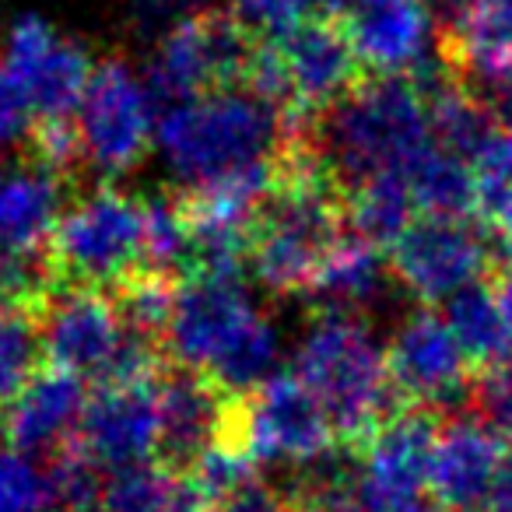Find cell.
Here are the masks:
<instances>
[{"label":"cell","instance_id":"1","mask_svg":"<svg viewBox=\"0 0 512 512\" xmlns=\"http://www.w3.org/2000/svg\"><path fill=\"white\" fill-rule=\"evenodd\" d=\"M344 193L379 176H411L435 148L425 92L404 74H372L313 116H295Z\"/></svg>","mask_w":512,"mask_h":512},{"label":"cell","instance_id":"2","mask_svg":"<svg viewBox=\"0 0 512 512\" xmlns=\"http://www.w3.org/2000/svg\"><path fill=\"white\" fill-rule=\"evenodd\" d=\"M169 362L214 379L228 393H249L267 383L278 355L274 330L256 313L242 278L193 274L179 285L165 330Z\"/></svg>","mask_w":512,"mask_h":512},{"label":"cell","instance_id":"3","mask_svg":"<svg viewBox=\"0 0 512 512\" xmlns=\"http://www.w3.org/2000/svg\"><path fill=\"white\" fill-rule=\"evenodd\" d=\"M295 379L323 407L337 446L358 453L369 435L404 411L386 372V351L348 313H320L295 355Z\"/></svg>","mask_w":512,"mask_h":512},{"label":"cell","instance_id":"4","mask_svg":"<svg viewBox=\"0 0 512 512\" xmlns=\"http://www.w3.org/2000/svg\"><path fill=\"white\" fill-rule=\"evenodd\" d=\"M285 130L288 116L278 106L232 88L165 109L158 123V144L186 183L204 186L274 162L285 144Z\"/></svg>","mask_w":512,"mask_h":512},{"label":"cell","instance_id":"5","mask_svg":"<svg viewBox=\"0 0 512 512\" xmlns=\"http://www.w3.org/2000/svg\"><path fill=\"white\" fill-rule=\"evenodd\" d=\"M57 288L113 292L144 271V204L102 186L57 221L46 242Z\"/></svg>","mask_w":512,"mask_h":512},{"label":"cell","instance_id":"6","mask_svg":"<svg viewBox=\"0 0 512 512\" xmlns=\"http://www.w3.org/2000/svg\"><path fill=\"white\" fill-rule=\"evenodd\" d=\"M256 43L260 36L232 11H193L165 32L148 64L151 102L172 109L200 95L242 88Z\"/></svg>","mask_w":512,"mask_h":512},{"label":"cell","instance_id":"7","mask_svg":"<svg viewBox=\"0 0 512 512\" xmlns=\"http://www.w3.org/2000/svg\"><path fill=\"white\" fill-rule=\"evenodd\" d=\"M218 446L246 456L249 463H313L334 453L337 435L313 393L295 379V372H278L256 390L232 400L221 425Z\"/></svg>","mask_w":512,"mask_h":512},{"label":"cell","instance_id":"8","mask_svg":"<svg viewBox=\"0 0 512 512\" xmlns=\"http://www.w3.org/2000/svg\"><path fill=\"white\" fill-rule=\"evenodd\" d=\"M137 334L123 323L113 295L95 288H60L43 316L46 365L81 383L116 386L130 376Z\"/></svg>","mask_w":512,"mask_h":512},{"label":"cell","instance_id":"9","mask_svg":"<svg viewBox=\"0 0 512 512\" xmlns=\"http://www.w3.org/2000/svg\"><path fill=\"white\" fill-rule=\"evenodd\" d=\"M386 372L404 407H425L439 418L470 414V369L446 316L421 306L386 348Z\"/></svg>","mask_w":512,"mask_h":512},{"label":"cell","instance_id":"10","mask_svg":"<svg viewBox=\"0 0 512 512\" xmlns=\"http://www.w3.org/2000/svg\"><path fill=\"white\" fill-rule=\"evenodd\" d=\"M390 274L425 306L446 302L491 274V246L477 218L418 214L404 235L386 249Z\"/></svg>","mask_w":512,"mask_h":512},{"label":"cell","instance_id":"11","mask_svg":"<svg viewBox=\"0 0 512 512\" xmlns=\"http://www.w3.org/2000/svg\"><path fill=\"white\" fill-rule=\"evenodd\" d=\"M151 92L123 57H106L92 71L81 99V144L85 162L102 176L134 169L151 144Z\"/></svg>","mask_w":512,"mask_h":512},{"label":"cell","instance_id":"12","mask_svg":"<svg viewBox=\"0 0 512 512\" xmlns=\"http://www.w3.org/2000/svg\"><path fill=\"white\" fill-rule=\"evenodd\" d=\"M442 421L446 418L425 407H404L369 435V442L355 453L362 512H383L414 495H425Z\"/></svg>","mask_w":512,"mask_h":512},{"label":"cell","instance_id":"13","mask_svg":"<svg viewBox=\"0 0 512 512\" xmlns=\"http://www.w3.org/2000/svg\"><path fill=\"white\" fill-rule=\"evenodd\" d=\"M162 376V372H158ZM158 376L144 383L95 386L71 435V446L99 470L155 463L158 453Z\"/></svg>","mask_w":512,"mask_h":512},{"label":"cell","instance_id":"14","mask_svg":"<svg viewBox=\"0 0 512 512\" xmlns=\"http://www.w3.org/2000/svg\"><path fill=\"white\" fill-rule=\"evenodd\" d=\"M4 64L25 85L36 120H74L95 71L85 46L57 36L36 15H22L15 22Z\"/></svg>","mask_w":512,"mask_h":512},{"label":"cell","instance_id":"15","mask_svg":"<svg viewBox=\"0 0 512 512\" xmlns=\"http://www.w3.org/2000/svg\"><path fill=\"white\" fill-rule=\"evenodd\" d=\"M239 393L221 390L214 379L169 362L158 376V453L155 463L186 474L211 446Z\"/></svg>","mask_w":512,"mask_h":512},{"label":"cell","instance_id":"16","mask_svg":"<svg viewBox=\"0 0 512 512\" xmlns=\"http://www.w3.org/2000/svg\"><path fill=\"white\" fill-rule=\"evenodd\" d=\"M274 43H278L281 60L288 67V81H292V116L320 113L365 78L362 60H358L341 18L334 15H309L306 22L278 36Z\"/></svg>","mask_w":512,"mask_h":512},{"label":"cell","instance_id":"17","mask_svg":"<svg viewBox=\"0 0 512 512\" xmlns=\"http://www.w3.org/2000/svg\"><path fill=\"white\" fill-rule=\"evenodd\" d=\"M509 446L474 414L442 421L428 470V495L449 512H484Z\"/></svg>","mask_w":512,"mask_h":512},{"label":"cell","instance_id":"18","mask_svg":"<svg viewBox=\"0 0 512 512\" xmlns=\"http://www.w3.org/2000/svg\"><path fill=\"white\" fill-rule=\"evenodd\" d=\"M439 64L463 88L512 81V0H463L442 22Z\"/></svg>","mask_w":512,"mask_h":512},{"label":"cell","instance_id":"19","mask_svg":"<svg viewBox=\"0 0 512 512\" xmlns=\"http://www.w3.org/2000/svg\"><path fill=\"white\" fill-rule=\"evenodd\" d=\"M85 400L88 393L78 376L43 365L32 376V383L4 407L8 442L18 453L53 460L71 442L81 411H85Z\"/></svg>","mask_w":512,"mask_h":512},{"label":"cell","instance_id":"20","mask_svg":"<svg viewBox=\"0 0 512 512\" xmlns=\"http://www.w3.org/2000/svg\"><path fill=\"white\" fill-rule=\"evenodd\" d=\"M337 18L362 67L372 74H404L425 67L428 8L421 0H358Z\"/></svg>","mask_w":512,"mask_h":512},{"label":"cell","instance_id":"21","mask_svg":"<svg viewBox=\"0 0 512 512\" xmlns=\"http://www.w3.org/2000/svg\"><path fill=\"white\" fill-rule=\"evenodd\" d=\"M67 186L71 179L43 169L0 172V249H46L50 232L64 218Z\"/></svg>","mask_w":512,"mask_h":512},{"label":"cell","instance_id":"22","mask_svg":"<svg viewBox=\"0 0 512 512\" xmlns=\"http://www.w3.org/2000/svg\"><path fill=\"white\" fill-rule=\"evenodd\" d=\"M386 274H390V260L383 256V249L376 242L362 239L358 232H348L330 249L306 295L309 302H316L320 313L355 316L351 309L369 306L383 292Z\"/></svg>","mask_w":512,"mask_h":512},{"label":"cell","instance_id":"23","mask_svg":"<svg viewBox=\"0 0 512 512\" xmlns=\"http://www.w3.org/2000/svg\"><path fill=\"white\" fill-rule=\"evenodd\" d=\"M99 512H207V505L186 474L141 463L109 477Z\"/></svg>","mask_w":512,"mask_h":512},{"label":"cell","instance_id":"24","mask_svg":"<svg viewBox=\"0 0 512 512\" xmlns=\"http://www.w3.org/2000/svg\"><path fill=\"white\" fill-rule=\"evenodd\" d=\"M418 214L435 218H474L477 214V176L474 165L449 155L435 144L407 176Z\"/></svg>","mask_w":512,"mask_h":512},{"label":"cell","instance_id":"25","mask_svg":"<svg viewBox=\"0 0 512 512\" xmlns=\"http://www.w3.org/2000/svg\"><path fill=\"white\" fill-rule=\"evenodd\" d=\"M446 320L460 341L463 355H467L470 369L481 372L491 365H505V330L491 278H481L463 292H456L449 299Z\"/></svg>","mask_w":512,"mask_h":512},{"label":"cell","instance_id":"26","mask_svg":"<svg viewBox=\"0 0 512 512\" xmlns=\"http://www.w3.org/2000/svg\"><path fill=\"white\" fill-rule=\"evenodd\" d=\"M418 218V204L411 197V186L404 176H379L348 193V221L351 232L376 242L379 249H390L400 235Z\"/></svg>","mask_w":512,"mask_h":512},{"label":"cell","instance_id":"27","mask_svg":"<svg viewBox=\"0 0 512 512\" xmlns=\"http://www.w3.org/2000/svg\"><path fill=\"white\" fill-rule=\"evenodd\" d=\"M57 505L50 467L25 456H0V512H50Z\"/></svg>","mask_w":512,"mask_h":512},{"label":"cell","instance_id":"28","mask_svg":"<svg viewBox=\"0 0 512 512\" xmlns=\"http://www.w3.org/2000/svg\"><path fill=\"white\" fill-rule=\"evenodd\" d=\"M470 414L512 449V365H491L474 372Z\"/></svg>","mask_w":512,"mask_h":512},{"label":"cell","instance_id":"29","mask_svg":"<svg viewBox=\"0 0 512 512\" xmlns=\"http://www.w3.org/2000/svg\"><path fill=\"white\" fill-rule=\"evenodd\" d=\"M32 123H36V109L29 92L8 64H0V148L29 141Z\"/></svg>","mask_w":512,"mask_h":512},{"label":"cell","instance_id":"30","mask_svg":"<svg viewBox=\"0 0 512 512\" xmlns=\"http://www.w3.org/2000/svg\"><path fill=\"white\" fill-rule=\"evenodd\" d=\"M232 4L242 22L264 29L267 39H278L306 22L316 0H232Z\"/></svg>","mask_w":512,"mask_h":512},{"label":"cell","instance_id":"31","mask_svg":"<svg viewBox=\"0 0 512 512\" xmlns=\"http://www.w3.org/2000/svg\"><path fill=\"white\" fill-rule=\"evenodd\" d=\"M197 8V0H130V15H134V25L155 32L165 29L169 32L172 25H179L183 18H190Z\"/></svg>","mask_w":512,"mask_h":512},{"label":"cell","instance_id":"32","mask_svg":"<svg viewBox=\"0 0 512 512\" xmlns=\"http://www.w3.org/2000/svg\"><path fill=\"white\" fill-rule=\"evenodd\" d=\"M214 512H288V502L271 484H264L260 477H249V481L242 484L239 491H232Z\"/></svg>","mask_w":512,"mask_h":512},{"label":"cell","instance_id":"33","mask_svg":"<svg viewBox=\"0 0 512 512\" xmlns=\"http://www.w3.org/2000/svg\"><path fill=\"white\" fill-rule=\"evenodd\" d=\"M484 512H512V449H509V456H505L502 470H498L495 488H491L488 509Z\"/></svg>","mask_w":512,"mask_h":512},{"label":"cell","instance_id":"34","mask_svg":"<svg viewBox=\"0 0 512 512\" xmlns=\"http://www.w3.org/2000/svg\"><path fill=\"white\" fill-rule=\"evenodd\" d=\"M383 512H449V509H442V505L425 491V495H414V498H407V502H397Z\"/></svg>","mask_w":512,"mask_h":512},{"label":"cell","instance_id":"35","mask_svg":"<svg viewBox=\"0 0 512 512\" xmlns=\"http://www.w3.org/2000/svg\"><path fill=\"white\" fill-rule=\"evenodd\" d=\"M8 442V428H4V411H0V446Z\"/></svg>","mask_w":512,"mask_h":512},{"label":"cell","instance_id":"36","mask_svg":"<svg viewBox=\"0 0 512 512\" xmlns=\"http://www.w3.org/2000/svg\"><path fill=\"white\" fill-rule=\"evenodd\" d=\"M355 512H362V509H355Z\"/></svg>","mask_w":512,"mask_h":512}]
</instances>
